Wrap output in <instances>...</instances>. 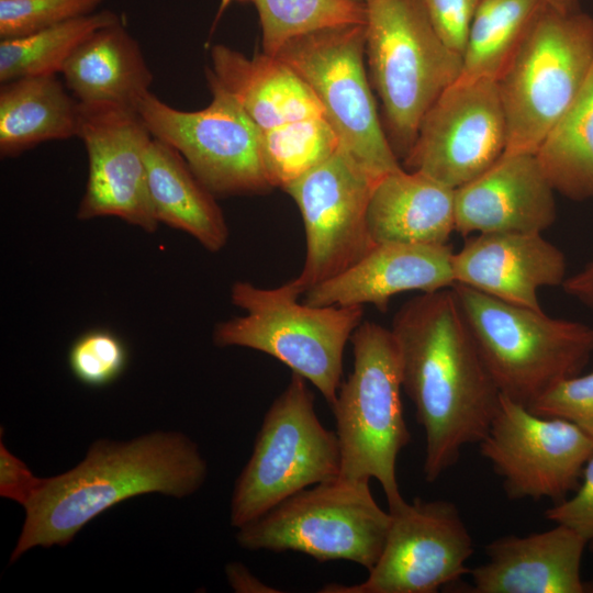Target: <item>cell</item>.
<instances>
[{
	"mask_svg": "<svg viewBox=\"0 0 593 593\" xmlns=\"http://www.w3.org/2000/svg\"><path fill=\"white\" fill-rule=\"evenodd\" d=\"M402 388L425 433L424 478L436 481L479 444L497 411V389L451 288L421 293L392 327Z\"/></svg>",
	"mask_w": 593,
	"mask_h": 593,
	"instance_id": "obj_1",
	"label": "cell"
},
{
	"mask_svg": "<svg viewBox=\"0 0 593 593\" xmlns=\"http://www.w3.org/2000/svg\"><path fill=\"white\" fill-rule=\"evenodd\" d=\"M206 477L199 447L180 432L157 430L125 441L98 439L72 469L43 479L24 506L10 563L36 547L67 546L89 522L131 497H187Z\"/></svg>",
	"mask_w": 593,
	"mask_h": 593,
	"instance_id": "obj_2",
	"label": "cell"
},
{
	"mask_svg": "<svg viewBox=\"0 0 593 593\" xmlns=\"http://www.w3.org/2000/svg\"><path fill=\"white\" fill-rule=\"evenodd\" d=\"M301 294L292 280L276 288L236 281L231 301L245 314L217 323L213 342L276 358L313 384L331 406L342 384L345 346L362 322L363 306L311 305L299 302Z\"/></svg>",
	"mask_w": 593,
	"mask_h": 593,
	"instance_id": "obj_3",
	"label": "cell"
},
{
	"mask_svg": "<svg viewBox=\"0 0 593 593\" xmlns=\"http://www.w3.org/2000/svg\"><path fill=\"white\" fill-rule=\"evenodd\" d=\"M205 77L235 97L254 123L273 188L282 189L339 147L315 94L277 57L214 45Z\"/></svg>",
	"mask_w": 593,
	"mask_h": 593,
	"instance_id": "obj_4",
	"label": "cell"
},
{
	"mask_svg": "<svg viewBox=\"0 0 593 593\" xmlns=\"http://www.w3.org/2000/svg\"><path fill=\"white\" fill-rule=\"evenodd\" d=\"M366 57L382 104L389 142L400 159L426 112L455 83L462 56L436 33L421 0L366 2Z\"/></svg>",
	"mask_w": 593,
	"mask_h": 593,
	"instance_id": "obj_5",
	"label": "cell"
},
{
	"mask_svg": "<svg viewBox=\"0 0 593 593\" xmlns=\"http://www.w3.org/2000/svg\"><path fill=\"white\" fill-rule=\"evenodd\" d=\"M354 366L331 405L340 451L339 477L376 479L389 510L405 501L396 478V460L409 443L401 400L399 353L391 329L366 321L351 338Z\"/></svg>",
	"mask_w": 593,
	"mask_h": 593,
	"instance_id": "obj_6",
	"label": "cell"
},
{
	"mask_svg": "<svg viewBox=\"0 0 593 593\" xmlns=\"http://www.w3.org/2000/svg\"><path fill=\"white\" fill-rule=\"evenodd\" d=\"M452 289L501 394L529 406L589 362L593 326L550 317L463 284Z\"/></svg>",
	"mask_w": 593,
	"mask_h": 593,
	"instance_id": "obj_7",
	"label": "cell"
},
{
	"mask_svg": "<svg viewBox=\"0 0 593 593\" xmlns=\"http://www.w3.org/2000/svg\"><path fill=\"white\" fill-rule=\"evenodd\" d=\"M593 68V18L545 7L497 80L505 153H535L570 109Z\"/></svg>",
	"mask_w": 593,
	"mask_h": 593,
	"instance_id": "obj_8",
	"label": "cell"
},
{
	"mask_svg": "<svg viewBox=\"0 0 593 593\" xmlns=\"http://www.w3.org/2000/svg\"><path fill=\"white\" fill-rule=\"evenodd\" d=\"M391 514L372 496L369 481L339 475L283 500L237 528L248 550L296 551L320 562L348 560L368 571L377 563Z\"/></svg>",
	"mask_w": 593,
	"mask_h": 593,
	"instance_id": "obj_9",
	"label": "cell"
},
{
	"mask_svg": "<svg viewBox=\"0 0 593 593\" xmlns=\"http://www.w3.org/2000/svg\"><path fill=\"white\" fill-rule=\"evenodd\" d=\"M306 382L292 372L267 411L253 452L235 481L232 526L240 528L291 495L339 475L336 432L318 419Z\"/></svg>",
	"mask_w": 593,
	"mask_h": 593,
	"instance_id": "obj_10",
	"label": "cell"
},
{
	"mask_svg": "<svg viewBox=\"0 0 593 593\" xmlns=\"http://www.w3.org/2000/svg\"><path fill=\"white\" fill-rule=\"evenodd\" d=\"M275 57L309 86L339 146L362 169L379 180L402 167L380 121L367 75L365 24L295 37Z\"/></svg>",
	"mask_w": 593,
	"mask_h": 593,
	"instance_id": "obj_11",
	"label": "cell"
},
{
	"mask_svg": "<svg viewBox=\"0 0 593 593\" xmlns=\"http://www.w3.org/2000/svg\"><path fill=\"white\" fill-rule=\"evenodd\" d=\"M206 80L212 100L201 110L176 109L152 92L135 110L153 137L174 147L215 197L269 191L273 187L254 123L235 97Z\"/></svg>",
	"mask_w": 593,
	"mask_h": 593,
	"instance_id": "obj_12",
	"label": "cell"
},
{
	"mask_svg": "<svg viewBox=\"0 0 593 593\" xmlns=\"http://www.w3.org/2000/svg\"><path fill=\"white\" fill-rule=\"evenodd\" d=\"M377 181L339 146L282 188L298 205L305 232L304 265L292 279L302 294L343 273L377 245L367 221Z\"/></svg>",
	"mask_w": 593,
	"mask_h": 593,
	"instance_id": "obj_13",
	"label": "cell"
},
{
	"mask_svg": "<svg viewBox=\"0 0 593 593\" xmlns=\"http://www.w3.org/2000/svg\"><path fill=\"white\" fill-rule=\"evenodd\" d=\"M391 514L382 552L357 584L329 583L322 593H435L469 574L473 539L446 500L403 501Z\"/></svg>",
	"mask_w": 593,
	"mask_h": 593,
	"instance_id": "obj_14",
	"label": "cell"
},
{
	"mask_svg": "<svg viewBox=\"0 0 593 593\" xmlns=\"http://www.w3.org/2000/svg\"><path fill=\"white\" fill-rule=\"evenodd\" d=\"M479 447L511 500H564L593 456V438L579 426L538 415L503 394Z\"/></svg>",
	"mask_w": 593,
	"mask_h": 593,
	"instance_id": "obj_15",
	"label": "cell"
},
{
	"mask_svg": "<svg viewBox=\"0 0 593 593\" xmlns=\"http://www.w3.org/2000/svg\"><path fill=\"white\" fill-rule=\"evenodd\" d=\"M507 125L496 80H457L423 118L403 168L457 189L505 153Z\"/></svg>",
	"mask_w": 593,
	"mask_h": 593,
	"instance_id": "obj_16",
	"label": "cell"
},
{
	"mask_svg": "<svg viewBox=\"0 0 593 593\" xmlns=\"http://www.w3.org/2000/svg\"><path fill=\"white\" fill-rule=\"evenodd\" d=\"M88 155V180L77 219L114 216L153 233L155 216L146 156L153 135L138 112L109 102H79L78 132Z\"/></svg>",
	"mask_w": 593,
	"mask_h": 593,
	"instance_id": "obj_17",
	"label": "cell"
},
{
	"mask_svg": "<svg viewBox=\"0 0 593 593\" xmlns=\"http://www.w3.org/2000/svg\"><path fill=\"white\" fill-rule=\"evenodd\" d=\"M557 216L555 190L535 153H504L488 170L455 189V232L542 233Z\"/></svg>",
	"mask_w": 593,
	"mask_h": 593,
	"instance_id": "obj_18",
	"label": "cell"
},
{
	"mask_svg": "<svg viewBox=\"0 0 593 593\" xmlns=\"http://www.w3.org/2000/svg\"><path fill=\"white\" fill-rule=\"evenodd\" d=\"M542 233H481L469 236L454 254L458 284L517 306L542 310L538 292L562 286L563 253Z\"/></svg>",
	"mask_w": 593,
	"mask_h": 593,
	"instance_id": "obj_19",
	"label": "cell"
},
{
	"mask_svg": "<svg viewBox=\"0 0 593 593\" xmlns=\"http://www.w3.org/2000/svg\"><path fill=\"white\" fill-rule=\"evenodd\" d=\"M449 244H377L343 273L304 293V302L317 306H363L385 312L392 296L409 291L435 292L455 281Z\"/></svg>",
	"mask_w": 593,
	"mask_h": 593,
	"instance_id": "obj_20",
	"label": "cell"
},
{
	"mask_svg": "<svg viewBox=\"0 0 593 593\" xmlns=\"http://www.w3.org/2000/svg\"><path fill=\"white\" fill-rule=\"evenodd\" d=\"M586 541L573 529L555 527L525 536L506 535L485 546L486 561L473 569V593H586L581 575Z\"/></svg>",
	"mask_w": 593,
	"mask_h": 593,
	"instance_id": "obj_21",
	"label": "cell"
},
{
	"mask_svg": "<svg viewBox=\"0 0 593 593\" xmlns=\"http://www.w3.org/2000/svg\"><path fill=\"white\" fill-rule=\"evenodd\" d=\"M367 221L376 244H448L455 232V189L401 167L374 184Z\"/></svg>",
	"mask_w": 593,
	"mask_h": 593,
	"instance_id": "obj_22",
	"label": "cell"
},
{
	"mask_svg": "<svg viewBox=\"0 0 593 593\" xmlns=\"http://www.w3.org/2000/svg\"><path fill=\"white\" fill-rule=\"evenodd\" d=\"M61 75L81 103L109 102L135 109L154 76L138 42L121 21L90 34L72 53Z\"/></svg>",
	"mask_w": 593,
	"mask_h": 593,
	"instance_id": "obj_23",
	"label": "cell"
},
{
	"mask_svg": "<svg viewBox=\"0 0 593 593\" xmlns=\"http://www.w3.org/2000/svg\"><path fill=\"white\" fill-rule=\"evenodd\" d=\"M147 183L158 223L182 231L206 250L217 253L228 240L224 214L183 157L153 137L146 156Z\"/></svg>",
	"mask_w": 593,
	"mask_h": 593,
	"instance_id": "obj_24",
	"label": "cell"
},
{
	"mask_svg": "<svg viewBox=\"0 0 593 593\" xmlns=\"http://www.w3.org/2000/svg\"><path fill=\"white\" fill-rule=\"evenodd\" d=\"M79 101L56 75L3 82L0 154L13 157L44 142L77 137Z\"/></svg>",
	"mask_w": 593,
	"mask_h": 593,
	"instance_id": "obj_25",
	"label": "cell"
},
{
	"mask_svg": "<svg viewBox=\"0 0 593 593\" xmlns=\"http://www.w3.org/2000/svg\"><path fill=\"white\" fill-rule=\"evenodd\" d=\"M535 155L555 192L575 201L593 198V68Z\"/></svg>",
	"mask_w": 593,
	"mask_h": 593,
	"instance_id": "obj_26",
	"label": "cell"
},
{
	"mask_svg": "<svg viewBox=\"0 0 593 593\" xmlns=\"http://www.w3.org/2000/svg\"><path fill=\"white\" fill-rule=\"evenodd\" d=\"M545 7L541 0H480L458 80L497 81Z\"/></svg>",
	"mask_w": 593,
	"mask_h": 593,
	"instance_id": "obj_27",
	"label": "cell"
},
{
	"mask_svg": "<svg viewBox=\"0 0 593 593\" xmlns=\"http://www.w3.org/2000/svg\"><path fill=\"white\" fill-rule=\"evenodd\" d=\"M121 21L109 10L93 12L31 34L0 41V82L61 74L76 48L97 30Z\"/></svg>",
	"mask_w": 593,
	"mask_h": 593,
	"instance_id": "obj_28",
	"label": "cell"
},
{
	"mask_svg": "<svg viewBox=\"0 0 593 593\" xmlns=\"http://www.w3.org/2000/svg\"><path fill=\"white\" fill-rule=\"evenodd\" d=\"M261 29L262 53L275 57L291 40L317 30L366 23V3L355 0H249Z\"/></svg>",
	"mask_w": 593,
	"mask_h": 593,
	"instance_id": "obj_29",
	"label": "cell"
},
{
	"mask_svg": "<svg viewBox=\"0 0 593 593\" xmlns=\"http://www.w3.org/2000/svg\"><path fill=\"white\" fill-rule=\"evenodd\" d=\"M127 360V349L123 340L105 329L82 334L68 353V365L74 377L92 388L114 382L125 370Z\"/></svg>",
	"mask_w": 593,
	"mask_h": 593,
	"instance_id": "obj_30",
	"label": "cell"
},
{
	"mask_svg": "<svg viewBox=\"0 0 593 593\" xmlns=\"http://www.w3.org/2000/svg\"><path fill=\"white\" fill-rule=\"evenodd\" d=\"M107 0H0V37L34 33L96 12Z\"/></svg>",
	"mask_w": 593,
	"mask_h": 593,
	"instance_id": "obj_31",
	"label": "cell"
},
{
	"mask_svg": "<svg viewBox=\"0 0 593 593\" xmlns=\"http://www.w3.org/2000/svg\"><path fill=\"white\" fill-rule=\"evenodd\" d=\"M527 407L541 416L567 419L593 438V371L559 381Z\"/></svg>",
	"mask_w": 593,
	"mask_h": 593,
	"instance_id": "obj_32",
	"label": "cell"
},
{
	"mask_svg": "<svg viewBox=\"0 0 593 593\" xmlns=\"http://www.w3.org/2000/svg\"><path fill=\"white\" fill-rule=\"evenodd\" d=\"M480 0H421L443 42L462 56Z\"/></svg>",
	"mask_w": 593,
	"mask_h": 593,
	"instance_id": "obj_33",
	"label": "cell"
},
{
	"mask_svg": "<svg viewBox=\"0 0 593 593\" xmlns=\"http://www.w3.org/2000/svg\"><path fill=\"white\" fill-rule=\"evenodd\" d=\"M545 517L573 529L593 549V456L586 462L572 496L547 508Z\"/></svg>",
	"mask_w": 593,
	"mask_h": 593,
	"instance_id": "obj_34",
	"label": "cell"
},
{
	"mask_svg": "<svg viewBox=\"0 0 593 593\" xmlns=\"http://www.w3.org/2000/svg\"><path fill=\"white\" fill-rule=\"evenodd\" d=\"M44 478L33 474L31 469L9 451L0 440V495L12 500L23 507L33 499L42 486Z\"/></svg>",
	"mask_w": 593,
	"mask_h": 593,
	"instance_id": "obj_35",
	"label": "cell"
},
{
	"mask_svg": "<svg viewBox=\"0 0 593 593\" xmlns=\"http://www.w3.org/2000/svg\"><path fill=\"white\" fill-rule=\"evenodd\" d=\"M227 581L235 592L277 593L281 592L256 578L244 564L231 562L226 566Z\"/></svg>",
	"mask_w": 593,
	"mask_h": 593,
	"instance_id": "obj_36",
	"label": "cell"
},
{
	"mask_svg": "<svg viewBox=\"0 0 593 593\" xmlns=\"http://www.w3.org/2000/svg\"><path fill=\"white\" fill-rule=\"evenodd\" d=\"M562 288L570 296L593 307V261L578 273L566 278Z\"/></svg>",
	"mask_w": 593,
	"mask_h": 593,
	"instance_id": "obj_37",
	"label": "cell"
},
{
	"mask_svg": "<svg viewBox=\"0 0 593 593\" xmlns=\"http://www.w3.org/2000/svg\"><path fill=\"white\" fill-rule=\"evenodd\" d=\"M547 7L560 12H573L580 10L582 0H541Z\"/></svg>",
	"mask_w": 593,
	"mask_h": 593,
	"instance_id": "obj_38",
	"label": "cell"
},
{
	"mask_svg": "<svg viewBox=\"0 0 593 593\" xmlns=\"http://www.w3.org/2000/svg\"><path fill=\"white\" fill-rule=\"evenodd\" d=\"M355 1L366 3L368 0H355Z\"/></svg>",
	"mask_w": 593,
	"mask_h": 593,
	"instance_id": "obj_39",
	"label": "cell"
}]
</instances>
